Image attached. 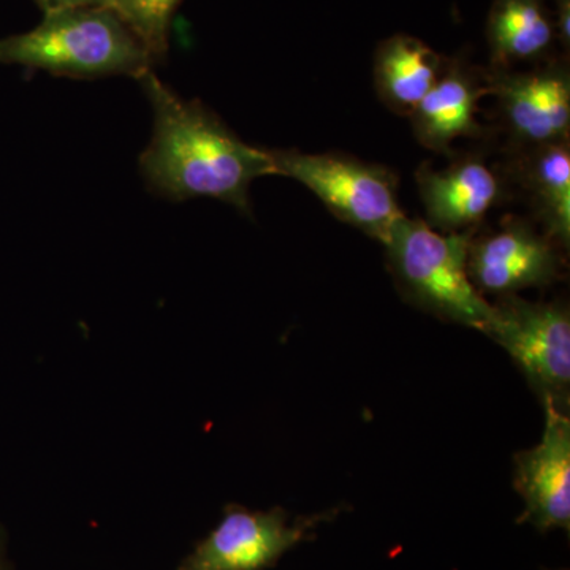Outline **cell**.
Here are the masks:
<instances>
[{
	"label": "cell",
	"instance_id": "1",
	"mask_svg": "<svg viewBox=\"0 0 570 570\" xmlns=\"http://www.w3.org/2000/svg\"><path fill=\"white\" fill-rule=\"evenodd\" d=\"M154 111V134L140 156L149 189L171 202L212 197L250 214V184L276 175L268 149L247 145L216 112L184 100L153 71L141 77Z\"/></svg>",
	"mask_w": 570,
	"mask_h": 570
},
{
	"label": "cell",
	"instance_id": "2",
	"mask_svg": "<svg viewBox=\"0 0 570 570\" xmlns=\"http://www.w3.org/2000/svg\"><path fill=\"white\" fill-rule=\"evenodd\" d=\"M0 63H17L55 77L140 80L156 63L122 18L107 6L45 11L32 31L0 39Z\"/></svg>",
	"mask_w": 570,
	"mask_h": 570
},
{
	"label": "cell",
	"instance_id": "3",
	"mask_svg": "<svg viewBox=\"0 0 570 570\" xmlns=\"http://www.w3.org/2000/svg\"><path fill=\"white\" fill-rule=\"evenodd\" d=\"M475 232L442 234L404 216L384 242L390 272L412 305L445 321L485 333L491 305L472 284L469 245Z\"/></svg>",
	"mask_w": 570,
	"mask_h": 570
},
{
	"label": "cell",
	"instance_id": "4",
	"mask_svg": "<svg viewBox=\"0 0 570 570\" xmlns=\"http://www.w3.org/2000/svg\"><path fill=\"white\" fill-rule=\"evenodd\" d=\"M276 175L305 184L328 212L384 245L406 214L397 200V178L382 165L340 153L268 149Z\"/></svg>",
	"mask_w": 570,
	"mask_h": 570
},
{
	"label": "cell",
	"instance_id": "5",
	"mask_svg": "<svg viewBox=\"0 0 570 570\" xmlns=\"http://www.w3.org/2000/svg\"><path fill=\"white\" fill-rule=\"evenodd\" d=\"M485 335L523 370L543 401L564 411L570 387V314L562 303L499 296Z\"/></svg>",
	"mask_w": 570,
	"mask_h": 570
},
{
	"label": "cell",
	"instance_id": "6",
	"mask_svg": "<svg viewBox=\"0 0 570 570\" xmlns=\"http://www.w3.org/2000/svg\"><path fill=\"white\" fill-rule=\"evenodd\" d=\"M337 509L291 519L284 509L247 510L227 505L224 519L179 566V570H265L306 542Z\"/></svg>",
	"mask_w": 570,
	"mask_h": 570
},
{
	"label": "cell",
	"instance_id": "7",
	"mask_svg": "<svg viewBox=\"0 0 570 570\" xmlns=\"http://www.w3.org/2000/svg\"><path fill=\"white\" fill-rule=\"evenodd\" d=\"M502 124L520 151L568 141L570 77L568 66L549 62L524 73L493 69L487 73Z\"/></svg>",
	"mask_w": 570,
	"mask_h": 570
},
{
	"label": "cell",
	"instance_id": "8",
	"mask_svg": "<svg viewBox=\"0 0 570 570\" xmlns=\"http://www.w3.org/2000/svg\"><path fill=\"white\" fill-rule=\"evenodd\" d=\"M561 246L520 219H510L494 234L472 236L468 269L480 294L517 295L543 287L561 276Z\"/></svg>",
	"mask_w": 570,
	"mask_h": 570
},
{
	"label": "cell",
	"instance_id": "9",
	"mask_svg": "<svg viewBox=\"0 0 570 570\" xmlns=\"http://www.w3.org/2000/svg\"><path fill=\"white\" fill-rule=\"evenodd\" d=\"M546 430L535 448L515 455L513 487L524 501L520 521L540 531H569L570 420L564 411L543 401Z\"/></svg>",
	"mask_w": 570,
	"mask_h": 570
},
{
	"label": "cell",
	"instance_id": "10",
	"mask_svg": "<svg viewBox=\"0 0 570 570\" xmlns=\"http://www.w3.org/2000/svg\"><path fill=\"white\" fill-rule=\"evenodd\" d=\"M415 179L428 224L442 234L475 232L504 197L501 178L479 157H466L444 170L422 164Z\"/></svg>",
	"mask_w": 570,
	"mask_h": 570
},
{
	"label": "cell",
	"instance_id": "11",
	"mask_svg": "<svg viewBox=\"0 0 570 570\" xmlns=\"http://www.w3.org/2000/svg\"><path fill=\"white\" fill-rule=\"evenodd\" d=\"M487 96H491L487 73L463 61H445L436 85L411 115L420 145L445 154L459 138L478 137L479 104Z\"/></svg>",
	"mask_w": 570,
	"mask_h": 570
},
{
	"label": "cell",
	"instance_id": "12",
	"mask_svg": "<svg viewBox=\"0 0 570 570\" xmlns=\"http://www.w3.org/2000/svg\"><path fill=\"white\" fill-rule=\"evenodd\" d=\"M444 63V58L415 37H390L379 45L374 59L379 97L396 115L411 116L436 85Z\"/></svg>",
	"mask_w": 570,
	"mask_h": 570
},
{
	"label": "cell",
	"instance_id": "13",
	"mask_svg": "<svg viewBox=\"0 0 570 570\" xmlns=\"http://www.w3.org/2000/svg\"><path fill=\"white\" fill-rule=\"evenodd\" d=\"M487 40L493 69L549 58L558 39L546 0H493Z\"/></svg>",
	"mask_w": 570,
	"mask_h": 570
},
{
	"label": "cell",
	"instance_id": "14",
	"mask_svg": "<svg viewBox=\"0 0 570 570\" xmlns=\"http://www.w3.org/2000/svg\"><path fill=\"white\" fill-rule=\"evenodd\" d=\"M519 179L542 232L558 246L570 243V146L568 141L521 151Z\"/></svg>",
	"mask_w": 570,
	"mask_h": 570
},
{
	"label": "cell",
	"instance_id": "15",
	"mask_svg": "<svg viewBox=\"0 0 570 570\" xmlns=\"http://www.w3.org/2000/svg\"><path fill=\"white\" fill-rule=\"evenodd\" d=\"M129 26L151 52L163 61L170 47L171 22L183 0H104Z\"/></svg>",
	"mask_w": 570,
	"mask_h": 570
},
{
	"label": "cell",
	"instance_id": "16",
	"mask_svg": "<svg viewBox=\"0 0 570 570\" xmlns=\"http://www.w3.org/2000/svg\"><path fill=\"white\" fill-rule=\"evenodd\" d=\"M553 2L554 29H557V39L561 47L569 51L570 47V0H551Z\"/></svg>",
	"mask_w": 570,
	"mask_h": 570
},
{
	"label": "cell",
	"instance_id": "17",
	"mask_svg": "<svg viewBox=\"0 0 570 570\" xmlns=\"http://www.w3.org/2000/svg\"><path fill=\"white\" fill-rule=\"evenodd\" d=\"M41 10L51 11L67 9V7L105 6L104 0H36Z\"/></svg>",
	"mask_w": 570,
	"mask_h": 570
},
{
	"label": "cell",
	"instance_id": "18",
	"mask_svg": "<svg viewBox=\"0 0 570 570\" xmlns=\"http://www.w3.org/2000/svg\"><path fill=\"white\" fill-rule=\"evenodd\" d=\"M0 570H11L10 562L7 560L6 532L0 527Z\"/></svg>",
	"mask_w": 570,
	"mask_h": 570
}]
</instances>
